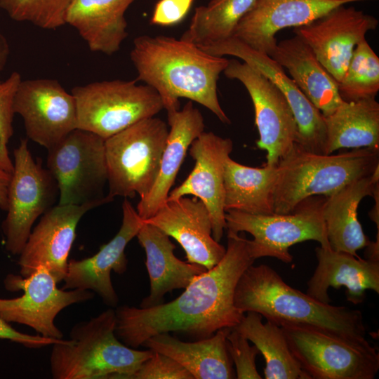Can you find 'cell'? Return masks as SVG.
I'll return each mask as SVG.
<instances>
[{"instance_id":"cell-1","label":"cell","mask_w":379,"mask_h":379,"mask_svg":"<svg viewBox=\"0 0 379 379\" xmlns=\"http://www.w3.org/2000/svg\"><path fill=\"white\" fill-rule=\"evenodd\" d=\"M255 260L248 239L227 230L222 260L197 276L175 299L149 307H117L116 336L124 345L137 348L159 333H182L199 340L219 329L234 328L244 315L234 305V291L244 272Z\"/></svg>"},{"instance_id":"cell-2","label":"cell","mask_w":379,"mask_h":379,"mask_svg":"<svg viewBox=\"0 0 379 379\" xmlns=\"http://www.w3.org/2000/svg\"><path fill=\"white\" fill-rule=\"evenodd\" d=\"M130 58L136 80L158 93L167 114L178 111L179 99L184 98L206 107L221 122L230 124L217 91L218 80L228 59L208 54L181 39L164 35L135 37Z\"/></svg>"},{"instance_id":"cell-3","label":"cell","mask_w":379,"mask_h":379,"mask_svg":"<svg viewBox=\"0 0 379 379\" xmlns=\"http://www.w3.org/2000/svg\"><path fill=\"white\" fill-rule=\"evenodd\" d=\"M243 313L255 312L277 325H309L350 341L370 343L359 310L320 302L288 285L270 266L250 265L241 276L234 295Z\"/></svg>"},{"instance_id":"cell-4","label":"cell","mask_w":379,"mask_h":379,"mask_svg":"<svg viewBox=\"0 0 379 379\" xmlns=\"http://www.w3.org/2000/svg\"><path fill=\"white\" fill-rule=\"evenodd\" d=\"M112 307L75 324L69 340L53 345L50 367L54 379H129L153 350L124 345L115 334Z\"/></svg>"},{"instance_id":"cell-5","label":"cell","mask_w":379,"mask_h":379,"mask_svg":"<svg viewBox=\"0 0 379 379\" xmlns=\"http://www.w3.org/2000/svg\"><path fill=\"white\" fill-rule=\"evenodd\" d=\"M274 213H292L303 200L328 197L379 168V149H354L336 154L307 151L295 143L277 164Z\"/></svg>"},{"instance_id":"cell-6","label":"cell","mask_w":379,"mask_h":379,"mask_svg":"<svg viewBox=\"0 0 379 379\" xmlns=\"http://www.w3.org/2000/svg\"><path fill=\"white\" fill-rule=\"evenodd\" d=\"M169 128L152 117L140 120L105 140L107 196L142 198L159 173Z\"/></svg>"},{"instance_id":"cell-7","label":"cell","mask_w":379,"mask_h":379,"mask_svg":"<svg viewBox=\"0 0 379 379\" xmlns=\"http://www.w3.org/2000/svg\"><path fill=\"white\" fill-rule=\"evenodd\" d=\"M77 105V128L104 140L164 109L158 93L137 80L115 79L77 86L71 91Z\"/></svg>"},{"instance_id":"cell-8","label":"cell","mask_w":379,"mask_h":379,"mask_svg":"<svg viewBox=\"0 0 379 379\" xmlns=\"http://www.w3.org/2000/svg\"><path fill=\"white\" fill-rule=\"evenodd\" d=\"M325 199L324 196L310 197L287 214L254 215L227 211L226 229L253 236L248 244L255 260L272 257L290 263L293 256L288 249L297 243L312 240L323 248H330L323 216Z\"/></svg>"},{"instance_id":"cell-9","label":"cell","mask_w":379,"mask_h":379,"mask_svg":"<svg viewBox=\"0 0 379 379\" xmlns=\"http://www.w3.org/2000/svg\"><path fill=\"white\" fill-rule=\"evenodd\" d=\"M289 348L311 379H373L379 354L371 343L344 339L314 326L282 323Z\"/></svg>"},{"instance_id":"cell-10","label":"cell","mask_w":379,"mask_h":379,"mask_svg":"<svg viewBox=\"0 0 379 379\" xmlns=\"http://www.w3.org/2000/svg\"><path fill=\"white\" fill-rule=\"evenodd\" d=\"M46 168L57 182L58 204L113 200L102 192L107 182L105 140L93 133L71 131L48 150Z\"/></svg>"},{"instance_id":"cell-11","label":"cell","mask_w":379,"mask_h":379,"mask_svg":"<svg viewBox=\"0 0 379 379\" xmlns=\"http://www.w3.org/2000/svg\"><path fill=\"white\" fill-rule=\"evenodd\" d=\"M27 142L22 139L13 150L7 215L2 223L6 248L12 255H20L36 220L51 208L59 197L55 178L41 161L34 160Z\"/></svg>"},{"instance_id":"cell-12","label":"cell","mask_w":379,"mask_h":379,"mask_svg":"<svg viewBox=\"0 0 379 379\" xmlns=\"http://www.w3.org/2000/svg\"><path fill=\"white\" fill-rule=\"evenodd\" d=\"M4 284L8 291H22L23 294L14 298H0V318L27 326L39 335L54 339L63 337L54 322L57 315L67 307L94 296L91 291L58 288V283L44 266L25 277L8 274Z\"/></svg>"},{"instance_id":"cell-13","label":"cell","mask_w":379,"mask_h":379,"mask_svg":"<svg viewBox=\"0 0 379 379\" xmlns=\"http://www.w3.org/2000/svg\"><path fill=\"white\" fill-rule=\"evenodd\" d=\"M225 77L240 81L252 100L259 133L257 147L267 152L268 166L279 161L296 142L298 128L291 108L278 87L253 67L237 59L229 60Z\"/></svg>"},{"instance_id":"cell-14","label":"cell","mask_w":379,"mask_h":379,"mask_svg":"<svg viewBox=\"0 0 379 379\" xmlns=\"http://www.w3.org/2000/svg\"><path fill=\"white\" fill-rule=\"evenodd\" d=\"M13 111L22 117L27 138L48 150L77 128L75 99L55 79L22 80Z\"/></svg>"},{"instance_id":"cell-15","label":"cell","mask_w":379,"mask_h":379,"mask_svg":"<svg viewBox=\"0 0 379 379\" xmlns=\"http://www.w3.org/2000/svg\"><path fill=\"white\" fill-rule=\"evenodd\" d=\"M199 48L213 55H232L239 58L270 79L283 93L293 113L298 128L295 143L307 151L326 154V131L324 115L278 62L234 36Z\"/></svg>"},{"instance_id":"cell-16","label":"cell","mask_w":379,"mask_h":379,"mask_svg":"<svg viewBox=\"0 0 379 379\" xmlns=\"http://www.w3.org/2000/svg\"><path fill=\"white\" fill-rule=\"evenodd\" d=\"M345 5L293 29L337 83L345 73L357 44L378 25L375 17Z\"/></svg>"},{"instance_id":"cell-17","label":"cell","mask_w":379,"mask_h":379,"mask_svg":"<svg viewBox=\"0 0 379 379\" xmlns=\"http://www.w3.org/2000/svg\"><path fill=\"white\" fill-rule=\"evenodd\" d=\"M102 204H58L43 214L20 253V275L27 277L44 266L58 283L63 281L79 220L86 212Z\"/></svg>"},{"instance_id":"cell-18","label":"cell","mask_w":379,"mask_h":379,"mask_svg":"<svg viewBox=\"0 0 379 379\" xmlns=\"http://www.w3.org/2000/svg\"><path fill=\"white\" fill-rule=\"evenodd\" d=\"M232 148L230 138L220 137L213 132H202L188 149L194 161L192 171L179 186L170 191L167 199L173 200L193 195L202 201L210 214L212 237L218 242L227 228L224 171Z\"/></svg>"},{"instance_id":"cell-19","label":"cell","mask_w":379,"mask_h":379,"mask_svg":"<svg viewBox=\"0 0 379 379\" xmlns=\"http://www.w3.org/2000/svg\"><path fill=\"white\" fill-rule=\"evenodd\" d=\"M122 211L121 227L112 239L101 246L91 257L68 261L62 289L91 291L96 293L105 305L112 308L117 306L119 298L112 282L111 272L123 274L126 271L125 248L144 223L126 199L122 204Z\"/></svg>"},{"instance_id":"cell-20","label":"cell","mask_w":379,"mask_h":379,"mask_svg":"<svg viewBox=\"0 0 379 379\" xmlns=\"http://www.w3.org/2000/svg\"><path fill=\"white\" fill-rule=\"evenodd\" d=\"M369 0H257L240 20L234 36L262 53L271 55L282 29L298 27L349 3Z\"/></svg>"},{"instance_id":"cell-21","label":"cell","mask_w":379,"mask_h":379,"mask_svg":"<svg viewBox=\"0 0 379 379\" xmlns=\"http://www.w3.org/2000/svg\"><path fill=\"white\" fill-rule=\"evenodd\" d=\"M144 222L176 240L184 249L188 262L202 265L207 270L215 266L225 254L226 248L212 237L206 206L197 197L167 200Z\"/></svg>"},{"instance_id":"cell-22","label":"cell","mask_w":379,"mask_h":379,"mask_svg":"<svg viewBox=\"0 0 379 379\" xmlns=\"http://www.w3.org/2000/svg\"><path fill=\"white\" fill-rule=\"evenodd\" d=\"M318 265L307 282V294L313 298L330 303V287H345L348 301L362 302L366 291L379 293V260L363 259L352 254L319 246L315 249Z\"/></svg>"},{"instance_id":"cell-23","label":"cell","mask_w":379,"mask_h":379,"mask_svg":"<svg viewBox=\"0 0 379 379\" xmlns=\"http://www.w3.org/2000/svg\"><path fill=\"white\" fill-rule=\"evenodd\" d=\"M167 117L170 128L158 175L149 192L140 198L136 208L143 220L153 216L166 201L187 150L204 131L203 116L191 100Z\"/></svg>"},{"instance_id":"cell-24","label":"cell","mask_w":379,"mask_h":379,"mask_svg":"<svg viewBox=\"0 0 379 379\" xmlns=\"http://www.w3.org/2000/svg\"><path fill=\"white\" fill-rule=\"evenodd\" d=\"M146 254L150 289L140 303L149 307L163 302L166 293L185 288L198 275L207 270L202 265L183 262L174 254L175 246L169 237L156 226L144 222L136 235Z\"/></svg>"},{"instance_id":"cell-25","label":"cell","mask_w":379,"mask_h":379,"mask_svg":"<svg viewBox=\"0 0 379 379\" xmlns=\"http://www.w3.org/2000/svg\"><path fill=\"white\" fill-rule=\"evenodd\" d=\"M379 190V168L373 174L357 179L326 197L323 208L330 248L359 257L357 251L369 245L358 220L357 210L366 197Z\"/></svg>"},{"instance_id":"cell-26","label":"cell","mask_w":379,"mask_h":379,"mask_svg":"<svg viewBox=\"0 0 379 379\" xmlns=\"http://www.w3.org/2000/svg\"><path fill=\"white\" fill-rule=\"evenodd\" d=\"M270 57L287 69L295 84L324 117L343 102L337 81L298 36L277 42Z\"/></svg>"},{"instance_id":"cell-27","label":"cell","mask_w":379,"mask_h":379,"mask_svg":"<svg viewBox=\"0 0 379 379\" xmlns=\"http://www.w3.org/2000/svg\"><path fill=\"white\" fill-rule=\"evenodd\" d=\"M230 330L221 328L210 337L194 342H185L169 333H162L149 338L142 346L175 359L194 379L236 378L227 348Z\"/></svg>"},{"instance_id":"cell-28","label":"cell","mask_w":379,"mask_h":379,"mask_svg":"<svg viewBox=\"0 0 379 379\" xmlns=\"http://www.w3.org/2000/svg\"><path fill=\"white\" fill-rule=\"evenodd\" d=\"M135 0H72L65 22L74 27L91 51L117 53L127 38L125 13Z\"/></svg>"},{"instance_id":"cell-29","label":"cell","mask_w":379,"mask_h":379,"mask_svg":"<svg viewBox=\"0 0 379 379\" xmlns=\"http://www.w3.org/2000/svg\"><path fill=\"white\" fill-rule=\"evenodd\" d=\"M277 166L251 167L228 157L224 171V209L254 215L274 213Z\"/></svg>"},{"instance_id":"cell-30","label":"cell","mask_w":379,"mask_h":379,"mask_svg":"<svg viewBox=\"0 0 379 379\" xmlns=\"http://www.w3.org/2000/svg\"><path fill=\"white\" fill-rule=\"evenodd\" d=\"M324 123L326 154L345 148L379 149V103L375 98L343 101L324 117Z\"/></svg>"},{"instance_id":"cell-31","label":"cell","mask_w":379,"mask_h":379,"mask_svg":"<svg viewBox=\"0 0 379 379\" xmlns=\"http://www.w3.org/2000/svg\"><path fill=\"white\" fill-rule=\"evenodd\" d=\"M255 312H247L234 329L256 346L265 361V379H311L292 354L280 326Z\"/></svg>"},{"instance_id":"cell-32","label":"cell","mask_w":379,"mask_h":379,"mask_svg":"<svg viewBox=\"0 0 379 379\" xmlns=\"http://www.w3.org/2000/svg\"><path fill=\"white\" fill-rule=\"evenodd\" d=\"M257 0H211L195 8L188 29L180 39L198 47L232 37L240 20Z\"/></svg>"},{"instance_id":"cell-33","label":"cell","mask_w":379,"mask_h":379,"mask_svg":"<svg viewBox=\"0 0 379 379\" xmlns=\"http://www.w3.org/2000/svg\"><path fill=\"white\" fill-rule=\"evenodd\" d=\"M338 89L345 102L375 98L379 91V58L366 39L354 50Z\"/></svg>"},{"instance_id":"cell-34","label":"cell","mask_w":379,"mask_h":379,"mask_svg":"<svg viewBox=\"0 0 379 379\" xmlns=\"http://www.w3.org/2000/svg\"><path fill=\"white\" fill-rule=\"evenodd\" d=\"M72 0H0V8L15 21L28 22L44 29L65 25Z\"/></svg>"},{"instance_id":"cell-35","label":"cell","mask_w":379,"mask_h":379,"mask_svg":"<svg viewBox=\"0 0 379 379\" xmlns=\"http://www.w3.org/2000/svg\"><path fill=\"white\" fill-rule=\"evenodd\" d=\"M21 81L20 74L13 72L6 80L0 82V168L10 173L13 170V163L7 145L13 134V101Z\"/></svg>"},{"instance_id":"cell-36","label":"cell","mask_w":379,"mask_h":379,"mask_svg":"<svg viewBox=\"0 0 379 379\" xmlns=\"http://www.w3.org/2000/svg\"><path fill=\"white\" fill-rule=\"evenodd\" d=\"M227 348L236 367V378L261 379L258 373L255 358L260 353L255 345L251 346L248 340L234 328L227 336Z\"/></svg>"},{"instance_id":"cell-37","label":"cell","mask_w":379,"mask_h":379,"mask_svg":"<svg viewBox=\"0 0 379 379\" xmlns=\"http://www.w3.org/2000/svg\"><path fill=\"white\" fill-rule=\"evenodd\" d=\"M129 379H194L182 366L171 357L153 351Z\"/></svg>"},{"instance_id":"cell-38","label":"cell","mask_w":379,"mask_h":379,"mask_svg":"<svg viewBox=\"0 0 379 379\" xmlns=\"http://www.w3.org/2000/svg\"><path fill=\"white\" fill-rule=\"evenodd\" d=\"M194 0H159L154 6L150 20L152 25L173 26L187 15Z\"/></svg>"},{"instance_id":"cell-39","label":"cell","mask_w":379,"mask_h":379,"mask_svg":"<svg viewBox=\"0 0 379 379\" xmlns=\"http://www.w3.org/2000/svg\"><path fill=\"white\" fill-rule=\"evenodd\" d=\"M0 339L9 340L21 344L26 347L39 349L53 345L62 339H54L41 335H29L21 333L13 328L8 322L0 318Z\"/></svg>"},{"instance_id":"cell-40","label":"cell","mask_w":379,"mask_h":379,"mask_svg":"<svg viewBox=\"0 0 379 379\" xmlns=\"http://www.w3.org/2000/svg\"><path fill=\"white\" fill-rule=\"evenodd\" d=\"M11 173L0 168V209L6 211L8 204V189Z\"/></svg>"},{"instance_id":"cell-41","label":"cell","mask_w":379,"mask_h":379,"mask_svg":"<svg viewBox=\"0 0 379 379\" xmlns=\"http://www.w3.org/2000/svg\"><path fill=\"white\" fill-rule=\"evenodd\" d=\"M10 48L6 37L0 32V73L4 70L8 61ZM1 82V80H0Z\"/></svg>"}]
</instances>
